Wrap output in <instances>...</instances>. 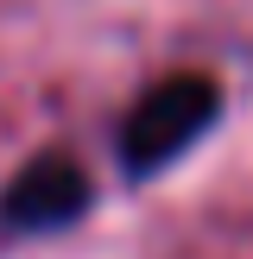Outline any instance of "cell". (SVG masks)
Returning a JSON list of instances; mask_svg holds the SVG:
<instances>
[{
	"mask_svg": "<svg viewBox=\"0 0 253 259\" xmlns=\"http://www.w3.org/2000/svg\"><path fill=\"white\" fill-rule=\"evenodd\" d=\"M82 215H89V171L70 152H38L0 190V228L7 234H63Z\"/></svg>",
	"mask_w": 253,
	"mask_h": 259,
	"instance_id": "obj_2",
	"label": "cell"
},
{
	"mask_svg": "<svg viewBox=\"0 0 253 259\" xmlns=\"http://www.w3.org/2000/svg\"><path fill=\"white\" fill-rule=\"evenodd\" d=\"M222 114V82L202 70L158 76L146 95L133 101V114L120 120V171L126 177H158L164 164H177Z\"/></svg>",
	"mask_w": 253,
	"mask_h": 259,
	"instance_id": "obj_1",
	"label": "cell"
}]
</instances>
